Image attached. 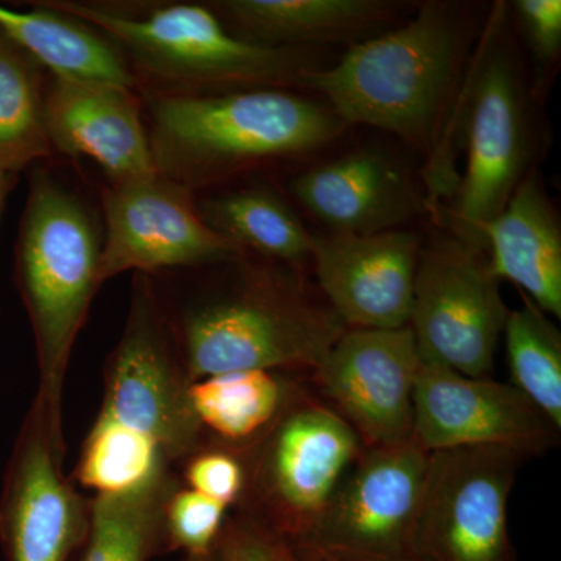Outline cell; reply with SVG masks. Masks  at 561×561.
<instances>
[{"label": "cell", "instance_id": "obj_1", "mask_svg": "<svg viewBox=\"0 0 561 561\" xmlns=\"http://www.w3.org/2000/svg\"><path fill=\"white\" fill-rule=\"evenodd\" d=\"M481 22L468 7L426 2L401 27L351 44L332 68L305 73L301 90L317 92L346 125H367L440 157L460 103Z\"/></svg>", "mask_w": 561, "mask_h": 561}, {"label": "cell", "instance_id": "obj_2", "mask_svg": "<svg viewBox=\"0 0 561 561\" xmlns=\"http://www.w3.org/2000/svg\"><path fill=\"white\" fill-rule=\"evenodd\" d=\"M219 267L180 306L162 297L192 382L232 371L313 373L348 330L297 268L245 251Z\"/></svg>", "mask_w": 561, "mask_h": 561}, {"label": "cell", "instance_id": "obj_3", "mask_svg": "<svg viewBox=\"0 0 561 561\" xmlns=\"http://www.w3.org/2000/svg\"><path fill=\"white\" fill-rule=\"evenodd\" d=\"M146 125L157 172L192 192L311 153L348 128L330 106L286 88L147 95Z\"/></svg>", "mask_w": 561, "mask_h": 561}, {"label": "cell", "instance_id": "obj_4", "mask_svg": "<svg viewBox=\"0 0 561 561\" xmlns=\"http://www.w3.org/2000/svg\"><path fill=\"white\" fill-rule=\"evenodd\" d=\"M113 41L146 95L286 88L301 90L311 51L253 43L209 5L192 2H47Z\"/></svg>", "mask_w": 561, "mask_h": 561}, {"label": "cell", "instance_id": "obj_5", "mask_svg": "<svg viewBox=\"0 0 561 561\" xmlns=\"http://www.w3.org/2000/svg\"><path fill=\"white\" fill-rule=\"evenodd\" d=\"M102 224L83 195L44 168L32 171L16 242V278L38 360L35 400L62 434L70 354L101 289Z\"/></svg>", "mask_w": 561, "mask_h": 561}, {"label": "cell", "instance_id": "obj_6", "mask_svg": "<svg viewBox=\"0 0 561 561\" xmlns=\"http://www.w3.org/2000/svg\"><path fill=\"white\" fill-rule=\"evenodd\" d=\"M461 124L468 130V164L446 221L456 238L486 253L483 227L534 171L537 151L534 99L508 28L505 2L494 3L483 20L460 103L443 144V168H453V142Z\"/></svg>", "mask_w": 561, "mask_h": 561}, {"label": "cell", "instance_id": "obj_7", "mask_svg": "<svg viewBox=\"0 0 561 561\" xmlns=\"http://www.w3.org/2000/svg\"><path fill=\"white\" fill-rule=\"evenodd\" d=\"M364 449L334 409L297 387L275 423L242 454L247 489L236 507L302 540Z\"/></svg>", "mask_w": 561, "mask_h": 561}, {"label": "cell", "instance_id": "obj_8", "mask_svg": "<svg viewBox=\"0 0 561 561\" xmlns=\"http://www.w3.org/2000/svg\"><path fill=\"white\" fill-rule=\"evenodd\" d=\"M103 381L99 416L146 435L172 465L208 445L192 408V379L153 276L133 275L127 321Z\"/></svg>", "mask_w": 561, "mask_h": 561}, {"label": "cell", "instance_id": "obj_9", "mask_svg": "<svg viewBox=\"0 0 561 561\" xmlns=\"http://www.w3.org/2000/svg\"><path fill=\"white\" fill-rule=\"evenodd\" d=\"M527 459L505 446L430 453L413 560L518 561L508 530V500Z\"/></svg>", "mask_w": 561, "mask_h": 561}, {"label": "cell", "instance_id": "obj_10", "mask_svg": "<svg viewBox=\"0 0 561 561\" xmlns=\"http://www.w3.org/2000/svg\"><path fill=\"white\" fill-rule=\"evenodd\" d=\"M508 313L483 251L456 236L423 243L409 320L421 362L489 378Z\"/></svg>", "mask_w": 561, "mask_h": 561}, {"label": "cell", "instance_id": "obj_11", "mask_svg": "<svg viewBox=\"0 0 561 561\" xmlns=\"http://www.w3.org/2000/svg\"><path fill=\"white\" fill-rule=\"evenodd\" d=\"M427 454L415 442L365 448L301 541L324 561H415Z\"/></svg>", "mask_w": 561, "mask_h": 561}, {"label": "cell", "instance_id": "obj_12", "mask_svg": "<svg viewBox=\"0 0 561 561\" xmlns=\"http://www.w3.org/2000/svg\"><path fill=\"white\" fill-rule=\"evenodd\" d=\"M102 205L101 286L122 273L208 268L243 253L202 219L195 192L160 172L108 183Z\"/></svg>", "mask_w": 561, "mask_h": 561}, {"label": "cell", "instance_id": "obj_13", "mask_svg": "<svg viewBox=\"0 0 561 561\" xmlns=\"http://www.w3.org/2000/svg\"><path fill=\"white\" fill-rule=\"evenodd\" d=\"M65 456V435L33 401L0 497V540L9 561H68L83 545L90 501L66 481Z\"/></svg>", "mask_w": 561, "mask_h": 561}, {"label": "cell", "instance_id": "obj_14", "mask_svg": "<svg viewBox=\"0 0 561 561\" xmlns=\"http://www.w3.org/2000/svg\"><path fill=\"white\" fill-rule=\"evenodd\" d=\"M420 367L411 328H348L312 376L364 448H386L412 440Z\"/></svg>", "mask_w": 561, "mask_h": 561}, {"label": "cell", "instance_id": "obj_15", "mask_svg": "<svg viewBox=\"0 0 561 561\" xmlns=\"http://www.w3.org/2000/svg\"><path fill=\"white\" fill-rule=\"evenodd\" d=\"M560 432L511 382L471 378L421 362L413 394L412 440L423 451L505 446L530 459L559 446Z\"/></svg>", "mask_w": 561, "mask_h": 561}, {"label": "cell", "instance_id": "obj_16", "mask_svg": "<svg viewBox=\"0 0 561 561\" xmlns=\"http://www.w3.org/2000/svg\"><path fill=\"white\" fill-rule=\"evenodd\" d=\"M423 242L416 232L316 238L311 261L324 301L348 328L409 327Z\"/></svg>", "mask_w": 561, "mask_h": 561}, {"label": "cell", "instance_id": "obj_17", "mask_svg": "<svg viewBox=\"0 0 561 561\" xmlns=\"http://www.w3.org/2000/svg\"><path fill=\"white\" fill-rule=\"evenodd\" d=\"M295 201L337 234L401 230L430 210L411 169L379 149L351 150L289 181Z\"/></svg>", "mask_w": 561, "mask_h": 561}, {"label": "cell", "instance_id": "obj_18", "mask_svg": "<svg viewBox=\"0 0 561 561\" xmlns=\"http://www.w3.org/2000/svg\"><path fill=\"white\" fill-rule=\"evenodd\" d=\"M44 128L51 151L94 161L110 183L157 172L142 102L130 88L50 76Z\"/></svg>", "mask_w": 561, "mask_h": 561}, {"label": "cell", "instance_id": "obj_19", "mask_svg": "<svg viewBox=\"0 0 561 561\" xmlns=\"http://www.w3.org/2000/svg\"><path fill=\"white\" fill-rule=\"evenodd\" d=\"M482 238L491 275L512 280L542 312L561 319L560 219L538 171L522 181Z\"/></svg>", "mask_w": 561, "mask_h": 561}, {"label": "cell", "instance_id": "obj_20", "mask_svg": "<svg viewBox=\"0 0 561 561\" xmlns=\"http://www.w3.org/2000/svg\"><path fill=\"white\" fill-rule=\"evenodd\" d=\"M210 9L242 38L289 49L360 43L398 11L386 0H220Z\"/></svg>", "mask_w": 561, "mask_h": 561}, {"label": "cell", "instance_id": "obj_21", "mask_svg": "<svg viewBox=\"0 0 561 561\" xmlns=\"http://www.w3.org/2000/svg\"><path fill=\"white\" fill-rule=\"evenodd\" d=\"M0 32L50 76L138 90L127 58L113 41L47 2L32 10L0 5Z\"/></svg>", "mask_w": 561, "mask_h": 561}, {"label": "cell", "instance_id": "obj_22", "mask_svg": "<svg viewBox=\"0 0 561 561\" xmlns=\"http://www.w3.org/2000/svg\"><path fill=\"white\" fill-rule=\"evenodd\" d=\"M197 208L208 227L245 253L294 268L311 261L316 236L271 186L247 184L206 195Z\"/></svg>", "mask_w": 561, "mask_h": 561}, {"label": "cell", "instance_id": "obj_23", "mask_svg": "<svg viewBox=\"0 0 561 561\" xmlns=\"http://www.w3.org/2000/svg\"><path fill=\"white\" fill-rule=\"evenodd\" d=\"M297 387L280 371L224 373L192 382L191 401L208 445L242 456L275 423Z\"/></svg>", "mask_w": 561, "mask_h": 561}, {"label": "cell", "instance_id": "obj_24", "mask_svg": "<svg viewBox=\"0 0 561 561\" xmlns=\"http://www.w3.org/2000/svg\"><path fill=\"white\" fill-rule=\"evenodd\" d=\"M180 485L168 467L136 489L95 494L80 561H149L169 551L164 511Z\"/></svg>", "mask_w": 561, "mask_h": 561}, {"label": "cell", "instance_id": "obj_25", "mask_svg": "<svg viewBox=\"0 0 561 561\" xmlns=\"http://www.w3.org/2000/svg\"><path fill=\"white\" fill-rule=\"evenodd\" d=\"M44 72L0 32V173L20 175L54 153L44 128Z\"/></svg>", "mask_w": 561, "mask_h": 561}, {"label": "cell", "instance_id": "obj_26", "mask_svg": "<svg viewBox=\"0 0 561 561\" xmlns=\"http://www.w3.org/2000/svg\"><path fill=\"white\" fill-rule=\"evenodd\" d=\"M524 305L508 313L504 337L512 386L561 431V334L556 324L524 295Z\"/></svg>", "mask_w": 561, "mask_h": 561}, {"label": "cell", "instance_id": "obj_27", "mask_svg": "<svg viewBox=\"0 0 561 561\" xmlns=\"http://www.w3.org/2000/svg\"><path fill=\"white\" fill-rule=\"evenodd\" d=\"M173 467L146 435L98 416L81 448L77 482L95 494L136 489L164 468Z\"/></svg>", "mask_w": 561, "mask_h": 561}, {"label": "cell", "instance_id": "obj_28", "mask_svg": "<svg viewBox=\"0 0 561 561\" xmlns=\"http://www.w3.org/2000/svg\"><path fill=\"white\" fill-rule=\"evenodd\" d=\"M227 505L187 489L183 483L165 504L164 527L169 551L203 556L217 548L228 519Z\"/></svg>", "mask_w": 561, "mask_h": 561}, {"label": "cell", "instance_id": "obj_29", "mask_svg": "<svg viewBox=\"0 0 561 561\" xmlns=\"http://www.w3.org/2000/svg\"><path fill=\"white\" fill-rule=\"evenodd\" d=\"M217 548L224 561H324L301 541L241 507L228 515Z\"/></svg>", "mask_w": 561, "mask_h": 561}, {"label": "cell", "instance_id": "obj_30", "mask_svg": "<svg viewBox=\"0 0 561 561\" xmlns=\"http://www.w3.org/2000/svg\"><path fill=\"white\" fill-rule=\"evenodd\" d=\"M183 485L228 508L242 501L247 468L241 454L219 446H205L183 461Z\"/></svg>", "mask_w": 561, "mask_h": 561}, {"label": "cell", "instance_id": "obj_31", "mask_svg": "<svg viewBox=\"0 0 561 561\" xmlns=\"http://www.w3.org/2000/svg\"><path fill=\"white\" fill-rule=\"evenodd\" d=\"M527 43L537 60L552 65L561 51L560 0H516L513 2Z\"/></svg>", "mask_w": 561, "mask_h": 561}, {"label": "cell", "instance_id": "obj_32", "mask_svg": "<svg viewBox=\"0 0 561 561\" xmlns=\"http://www.w3.org/2000/svg\"><path fill=\"white\" fill-rule=\"evenodd\" d=\"M18 175H10V173H0V216H2L3 208H5L7 198L10 192L16 186Z\"/></svg>", "mask_w": 561, "mask_h": 561}, {"label": "cell", "instance_id": "obj_33", "mask_svg": "<svg viewBox=\"0 0 561 561\" xmlns=\"http://www.w3.org/2000/svg\"><path fill=\"white\" fill-rule=\"evenodd\" d=\"M186 561H224V559H221L219 548H216L203 556H187Z\"/></svg>", "mask_w": 561, "mask_h": 561}]
</instances>
